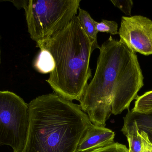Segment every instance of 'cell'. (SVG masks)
I'll list each match as a JSON object with an SVG mask.
<instances>
[{
    "mask_svg": "<svg viewBox=\"0 0 152 152\" xmlns=\"http://www.w3.org/2000/svg\"><path fill=\"white\" fill-rule=\"evenodd\" d=\"M140 135L142 139V148L140 152H152V143L147 133L141 131Z\"/></svg>",
    "mask_w": 152,
    "mask_h": 152,
    "instance_id": "16",
    "label": "cell"
},
{
    "mask_svg": "<svg viewBox=\"0 0 152 152\" xmlns=\"http://www.w3.org/2000/svg\"><path fill=\"white\" fill-rule=\"evenodd\" d=\"M87 152H129L126 146L118 143L114 142L112 144L102 148Z\"/></svg>",
    "mask_w": 152,
    "mask_h": 152,
    "instance_id": "14",
    "label": "cell"
},
{
    "mask_svg": "<svg viewBox=\"0 0 152 152\" xmlns=\"http://www.w3.org/2000/svg\"><path fill=\"white\" fill-rule=\"evenodd\" d=\"M115 133L103 127L92 124L80 139L77 152H87L112 144Z\"/></svg>",
    "mask_w": 152,
    "mask_h": 152,
    "instance_id": "7",
    "label": "cell"
},
{
    "mask_svg": "<svg viewBox=\"0 0 152 152\" xmlns=\"http://www.w3.org/2000/svg\"><path fill=\"white\" fill-rule=\"evenodd\" d=\"M131 111L141 114L152 112V90L138 96L135 102L134 106Z\"/></svg>",
    "mask_w": 152,
    "mask_h": 152,
    "instance_id": "11",
    "label": "cell"
},
{
    "mask_svg": "<svg viewBox=\"0 0 152 152\" xmlns=\"http://www.w3.org/2000/svg\"><path fill=\"white\" fill-rule=\"evenodd\" d=\"M81 0L23 1L30 37L35 42L50 38L63 29L77 14Z\"/></svg>",
    "mask_w": 152,
    "mask_h": 152,
    "instance_id": "4",
    "label": "cell"
},
{
    "mask_svg": "<svg viewBox=\"0 0 152 152\" xmlns=\"http://www.w3.org/2000/svg\"><path fill=\"white\" fill-rule=\"evenodd\" d=\"M118 34L120 40L135 53L152 54V21L149 18L123 16Z\"/></svg>",
    "mask_w": 152,
    "mask_h": 152,
    "instance_id": "6",
    "label": "cell"
},
{
    "mask_svg": "<svg viewBox=\"0 0 152 152\" xmlns=\"http://www.w3.org/2000/svg\"><path fill=\"white\" fill-rule=\"evenodd\" d=\"M111 2L113 4L114 6L121 10L126 15L130 17L131 10L133 8L134 3L132 0H126V1H113Z\"/></svg>",
    "mask_w": 152,
    "mask_h": 152,
    "instance_id": "15",
    "label": "cell"
},
{
    "mask_svg": "<svg viewBox=\"0 0 152 152\" xmlns=\"http://www.w3.org/2000/svg\"><path fill=\"white\" fill-rule=\"evenodd\" d=\"M40 50L34 62V67L38 72L42 74L51 73L55 68L54 59L50 52L45 49Z\"/></svg>",
    "mask_w": 152,
    "mask_h": 152,
    "instance_id": "10",
    "label": "cell"
},
{
    "mask_svg": "<svg viewBox=\"0 0 152 152\" xmlns=\"http://www.w3.org/2000/svg\"><path fill=\"white\" fill-rule=\"evenodd\" d=\"M148 134V137H149V139H150V141L152 142V133H150V134Z\"/></svg>",
    "mask_w": 152,
    "mask_h": 152,
    "instance_id": "17",
    "label": "cell"
},
{
    "mask_svg": "<svg viewBox=\"0 0 152 152\" xmlns=\"http://www.w3.org/2000/svg\"><path fill=\"white\" fill-rule=\"evenodd\" d=\"M131 114L136 121L139 132L144 131L147 134L152 133V112L141 114L131 111Z\"/></svg>",
    "mask_w": 152,
    "mask_h": 152,
    "instance_id": "12",
    "label": "cell"
},
{
    "mask_svg": "<svg viewBox=\"0 0 152 152\" xmlns=\"http://www.w3.org/2000/svg\"><path fill=\"white\" fill-rule=\"evenodd\" d=\"M123 119L124 125L121 131L127 139L129 152H140L142 139L136 121L132 117L130 110H128Z\"/></svg>",
    "mask_w": 152,
    "mask_h": 152,
    "instance_id": "8",
    "label": "cell"
},
{
    "mask_svg": "<svg viewBox=\"0 0 152 152\" xmlns=\"http://www.w3.org/2000/svg\"><path fill=\"white\" fill-rule=\"evenodd\" d=\"M28 106L29 129L22 152H77L93 124L79 105L56 93L38 96Z\"/></svg>",
    "mask_w": 152,
    "mask_h": 152,
    "instance_id": "2",
    "label": "cell"
},
{
    "mask_svg": "<svg viewBox=\"0 0 152 152\" xmlns=\"http://www.w3.org/2000/svg\"><path fill=\"white\" fill-rule=\"evenodd\" d=\"M37 47L50 53L55 68L46 80L55 93L68 101H79L92 77L90 58L100 47L86 34L77 16L63 29Z\"/></svg>",
    "mask_w": 152,
    "mask_h": 152,
    "instance_id": "3",
    "label": "cell"
},
{
    "mask_svg": "<svg viewBox=\"0 0 152 152\" xmlns=\"http://www.w3.org/2000/svg\"><path fill=\"white\" fill-rule=\"evenodd\" d=\"M1 48H0V63H1Z\"/></svg>",
    "mask_w": 152,
    "mask_h": 152,
    "instance_id": "18",
    "label": "cell"
},
{
    "mask_svg": "<svg viewBox=\"0 0 152 152\" xmlns=\"http://www.w3.org/2000/svg\"><path fill=\"white\" fill-rule=\"evenodd\" d=\"M79 14L77 16L81 26L90 40L94 43H97L98 31L96 29V22L85 10L79 8Z\"/></svg>",
    "mask_w": 152,
    "mask_h": 152,
    "instance_id": "9",
    "label": "cell"
},
{
    "mask_svg": "<svg viewBox=\"0 0 152 152\" xmlns=\"http://www.w3.org/2000/svg\"><path fill=\"white\" fill-rule=\"evenodd\" d=\"M96 69L79 101L92 124L105 127L111 114L129 110L144 86L136 54L111 36L99 48Z\"/></svg>",
    "mask_w": 152,
    "mask_h": 152,
    "instance_id": "1",
    "label": "cell"
},
{
    "mask_svg": "<svg viewBox=\"0 0 152 152\" xmlns=\"http://www.w3.org/2000/svg\"><path fill=\"white\" fill-rule=\"evenodd\" d=\"M29 125L28 104L12 92L0 91V145L23 152Z\"/></svg>",
    "mask_w": 152,
    "mask_h": 152,
    "instance_id": "5",
    "label": "cell"
},
{
    "mask_svg": "<svg viewBox=\"0 0 152 152\" xmlns=\"http://www.w3.org/2000/svg\"><path fill=\"white\" fill-rule=\"evenodd\" d=\"M118 23L115 21L102 19V21L96 22V29L98 32L107 33L111 35L118 34Z\"/></svg>",
    "mask_w": 152,
    "mask_h": 152,
    "instance_id": "13",
    "label": "cell"
},
{
    "mask_svg": "<svg viewBox=\"0 0 152 152\" xmlns=\"http://www.w3.org/2000/svg\"></svg>",
    "mask_w": 152,
    "mask_h": 152,
    "instance_id": "19",
    "label": "cell"
}]
</instances>
